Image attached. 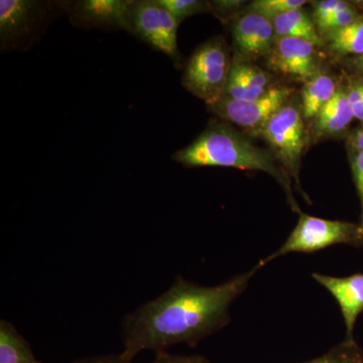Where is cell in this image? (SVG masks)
<instances>
[{
  "label": "cell",
  "mask_w": 363,
  "mask_h": 363,
  "mask_svg": "<svg viewBox=\"0 0 363 363\" xmlns=\"http://www.w3.org/2000/svg\"><path fill=\"white\" fill-rule=\"evenodd\" d=\"M262 267L259 262L250 271L213 286L177 277L166 292L126 315L123 352L133 359L145 350L157 353L181 343L195 346L221 330L230 322L231 304Z\"/></svg>",
  "instance_id": "1"
},
{
  "label": "cell",
  "mask_w": 363,
  "mask_h": 363,
  "mask_svg": "<svg viewBox=\"0 0 363 363\" xmlns=\"http://www.w3.org/2000/svg\"><path fill=\"white\" fill-rule=\"evenodd\" d=\"M172 160L188 168L223 167L269 174L285 191L288 203L296 213L300 207L294 196L293 180L269 149H262L233 124L211 118L205 130L188 145L177 150Z\"/></svg>",
  "instance_id": "2"
},
{
  "label": "cell",
  "mask_w": 363,
  "mask_h": 363,
  "mask_svg": "<svg viewBox=\"0 0 363 363\" xmlns=\"http://www.w3.org/2000/svg\"><path fill=\"white\" fill-rule=\"evenodd\" d=\"M259 138L266 142L267 149L296 184V190L304 196L308 203H311L301 188V166L306 150L310 147V136L298 94L295 93L272 116Z\"/></svg>",
  "instance_id": "3"
},
{
  "label": "cell",
  "mask_w": 363,
  "mask_h": 363,
  "mask_svg": "<svg viewBox=\"0 0 363 363\" xmlns=\"http://www.w3.org/2000/svg\"><path fill=\"white\" fill-rule=\"evenodd\" d=\"M233 58L231 47L222 35L196 48L184 66L182 85L207 105L216 104L225 91Z\"/></svg>",
  "instance_id": "4"
},
{
  "label": "cell",
  "mask_w": 363,
  "mask_h": 363,
  "mask_svg": "<svg viewBox=\"0 0 363 363\" xmlns=\"http://www.w3.org/2000/svg\"><path fill=\"white\" fill-rule=\"evenodd\" d=\"M63 11L62 1L1 0L0 47L2 51H28L39 40L55 14Z\"/></svg>",
  "instance_id": "5"
},
{
  "label": "cell",
  "mask_w": 363,
  "mask_h": 363,
  "mask_svg": "<svg viewBox=\"0 0 363 363\" xmlns=\"http://www.w3.org/2000/svg\"><path fill=\"white\" fill-rule=\"evenodd\" d=\"M336 245L363 247L362 224L360 222L328 220L301 212L297 225L285 243L266 259L260 260L259 264L264 267L272 260L289 253L316 252Z\"/></svg>",
  "instance_id": "6"
},
{
  "label": "cell",
  "mask_w": 363,
  "mask_h": 363,
  "mask_svg": "<svg viewBox=\"0 0 363 363\" xmlns=\"http://www.w3.org/2000/svg\"><path fill=\"white\" fill-rule=\"evenodd\" d=\"M180 23L159 0H133L128 13V32L182 66L177 33Z\"/></svg>",
  "instance_id": "7"
},
{
  "label": "cell",
  "mask_w": 363,
  "mask_h": 363,
  "mask_svg": "<svg viewBox=\"0 0 363 363\" xmlns=\"http://www.w3.org/2000/svg\"><path fill=\"white\" fill-rule=\"evenodd\" d=\"M296 93V88L279 83L269 93L253 101H236L221 97L216 104L207 105L217 118L241 128L250 138H259L272 116Z\"/></svg>",
  "instance_id": "8"
},
{
  "label": "cell",
  "mask_w": 363,
  "mask_h": 363,
  "mask_svg": "<svg viewBox=\"0 0 363 363\" xmlns=\"http://www.w3.org/2000/svg\"><path fill=\"white\" fill-rule=\"evenodd\" d=\"M264 63L267 70L278 77L303 84L331 65L320 45L297 38H277Z\"/></svg>",
  "instance_id": "9"
},
{
  "label": "cell",
  "mask_w": 363,
  "mask_h": 363,
  "mask_svg": "<svg viewBox=\"0 0 363 363\" xmlns=\"http://www.w3.org/2000/svg\"><path fill=\"white\" fill-rule=\"evenodd\" d=\"M230 26L233 61L253 64L266 61L277 40L272 21L247 6Z\"/></svg>",
  "instance_id": "10"
},
{
  "label": "cell",
  "mask_w": 363,
  "mask_h": 363,
  "mask_svg": "<svg viewBox=\"0 0 363 363\" xmlns=\"http://www.w3.org/2000/svg\"><path fill=\"white\" fill-rule=\"evenodd\" d=\"M133 0H75L62 1L64 13L78 28L128 30V13Z\"/></svg>",
  "instance_id": "11"
},
{
  "label": "cell",
  "mask_w": 363,
  "mask_h": 363,
  "mask_svg": "<svg viewBox=\"0 0 363 363\" xmlns=\"http://www.w3.org/2000/svg\"><path fill=\"white\" fill-rule=\"evenodd\" d=\"M312 278L335 298L345 324V340H354V328L363 313V274L332 277L313 272Z\"/></svg>",
  "instance_id": "12"
},
{
  "label": "cell",
  "mask_w": 363,
  "mask_h": 363,
  "mask_svg": "<svg viewBox=\"0 0 363 363\" xmlns=\"http://www.w3.org/2000/svg\"><path fill=\"white\" fill-rule=\"evenodd\" d=\"M354 119L342 77L337 94L308 124L310 145L327 140H345L352 130L351 123Z\"/></svg>",
  "instance_id": "13"
},
{
  "label": "cell",
  "mask_w": 363,
  "mask_h": 363,
  "mask_svg": "<svg viewBox=\"0 0 363 363\" xmlns=\"http://www.w3.org/2000/svg\"><path fill=\"white\" fill-rule=\"evenodd\" d=\"M281 83L278 76L257 64L233 61L223 96L236 101H253Z\"/></svg>",
  "instance_id": "14"
},
{
  "label": "cell",
  "mask_w": 363,
  "mask_h": 363,
  "mask_svg": "<svg viewBox=\"0 0 363 363\" xmlns=\"http://www.w3.org/2000/svg\"><path fill=\"white\" fill-rule=\"evenodd\" d=\"M342 83V74H336L330 67L303 84L298 93L303 116L309 124L315 116L337 94Z\"/></svg>",
  "instance_id": "15"
},
{
  "label": "cell",
  "mask_w": 363,
  "mask_h": 363,
  "mask_svg": "<svg viewBox=\"0 0 363 363\" xmlns=\"http://www.w3.org/2000/svg\"><path fill=\"white\" fill-rule=\"evenodd\" d=\"M322 50L331 65L363 54V13L351 25L322 38Z\"/></svg>",
  "instance_id": "16"
},
{
  "label": "cell",
  "mask_w": 363,
  "mask_h": 363,
  "mask_svg": "<svg viewBox=\"0 0 363 363\" xmlns=\"http://www.w3.org/2000/svg\"><path fill=\"white\" fill-rule=\"evenodd\" d=\"M277 38H297L322 47L312 13L304 7L286 11L272 20Z\"/></svg>",
  "instance_id": "17"
},
{
  "label": "cell",
  "mask_w": 363,
  "mask_h": 363,
  "mask_svg": "<svg viewBox=\"0 0 363 363\" xmlns=\"http://www.w3.org/2000/svg\"><path fill=\"white\" fill-rule=\"evenodd\" d=\"M0 363H43L11 322L0 321Z\"/></svg>",
  "instance_id": "18"
},
{
  "label": "cell",
  "mask_w": 363,
  "mask_h": 363,
  "mask_svg": "<svg viewBox=\"0 0 363 363\" xmlns=\"http://www.w3.org/2000/svg\"><path fill=\"white\" fill-rule=\"evenodd\" d=\"M302 363H363V350L355 339H344L321 357Z\"/></svg>",
  "instance_id": "19"
},
{
  "label": "cell",
  "mask_w": 363,
  "mask_h": 363,
  "mask_svg": "<svg viewBox=\"0 0 363 363\" xmlns=\"http://www.w3.org/2000/svg\"><path fill=\"white\" fill-rule=\"evenodd\" d=\"M179 23L196 14L211 13L210 1L205 0H159Z\"/></svg>",
  "instance_id": "20"
},
{
  "label": "cell",
  "mask_w": 363,
  "mask_h": 363,
  "mask_svg": "<svg viewBox=\"0 0 363 363\" xmlns=\"http://www.w3.org/2000/svg\"><path fill=\"white\" fill-rule=\"evenodd\" d=\"M306 4H310V1H305V0H255V1L247 4V9L262 14L272 21L279 14L304 7Z\"/></svg>",
  "instance_id": "21"
},
{
  "label": "cell",
  "mask_w": 363,
  "mask_h": 363,
  "mask_svg": "<svg viewBox=\"0 0 363 363\" xmlns=\"http://www.w3.org/2000/svg\"><path fill=\"white\" fill-rule=\"evenodd\" d=\"M346 94L355 119L363 123V77L341 69Z\"/></svg>",
  "instance_id": "22"
},
{
  "label": "cell",
  "mask_w": 363,
  "mask_h": 363,
  "mask_svg": "<svg viewBox=\"0 0 363 363\" xmlns=\"http://www.w3.org/2000/svg\"><path fill=\"white\" fill-rule=\"evenodd\" d=\"M211 14L223 23H231L247 6V1L238 0H213L210 1Z\"/></svg>",
  "instance_id": "23"
},
{
  "label": "cell",
  "mask_w": 363,
  "mask_h": 363,
  "mask_svg": "<svg viewBox=\"0 0 363 363\" xmlns=\"http://www.w3.org/2000/svg\"><path fill=\"white\" fill-rule=\"evenodd\" d=\"M353 2L354 1H347V0H321V1L310 2L313 7L312 16L315 25H319L333 14L350 9Z\"/></svg>",
  "instance_id": "24"
},
{
  "label": "cell",
  "mask_w": 363,
  "mask_h": 363,
  "mask_svg": "<svg viewBox=\"0 0 363 363\" xmlns=\"http://www.w3.org/2000/svg\"><path fill=\"white\" fill-rule=\"evenodd\" d=\"M346 150H347L351 172H352L353 180H354L355 186H357L360 206H362L360 222H363V152L350 149V147H346Z\"/></svg>",
  "instance_id": "25"
},
{
  "label": "cell",
  "mask_w": 363,
  "mask_h": 363,
  "mask_svg": "<svg viewBox=\"0 0 363 363\" xmlns=\"http://www.w3.org/2000/svg\"><path fill=\"white\" fill-rule=\"evenodd\" d=\"M150 363H211L206 357L201 355H172L167 351L156 353V358Z\"/></svg>",
  "instance_id": "26"
},
{
  "label": "cell",
  "mask_w": 363,
  "mask_h": 363,
  "mask_svg": "<svg viewBox=\"0 0 363 363\" xmlns=\"http://www.w3.org/2000/svg\"><path fill=\"white\" fill-rule=\"evenodd\" d=\"M71 363H133L131 358L126 357L123 352L111 353V354L97 355V357L82 358L74 360Z\"/></svg>",
  "instance_id": "27"
},
{
  "label": "cell",
  "mask_w": 363,
  "mask_h": 363,
  "mask_svg": "<svg viewBox=\"0 0 363 363\" xmlns=\"http://www.w3.org/2000/svg\"><path fill=\"white\" fill-rule=\"evenodd\" d=\"M345 145L346 147L363 152V123L351 130L350 135L345 138Z\"/></svg>",
  "instance_id": "28"
},
{
  "label": "cell",
  "mask_w": 363,
  "mask_h": 363,
  "mask_svg": "<svg viewBox=\"0 0 363 363\" xmlns=\"http://www.w3.org/2000/svg\"><path fill=\"white\" fill-rule=\"evenodd\" d=\"M339 66H341L342 70L357 74L363 77V54L357 58L345 60Z\"/></svg>",
  "instance_id": "29"
},
{
  "label": "cell",
  "mask_w": 363,
  "mask_h": 363,
  "mask_svg": "<svg viewBox=\"0 0 363 363\" xmlns=\"http://www.w3.org/2000/svg\"><path fill=\"white\" fill-rule=\"evenodd\" d=\"M360 223H362V225H363V222H360Z\"/></svg>",
  "instance_id": "30"
}]
</instances>
